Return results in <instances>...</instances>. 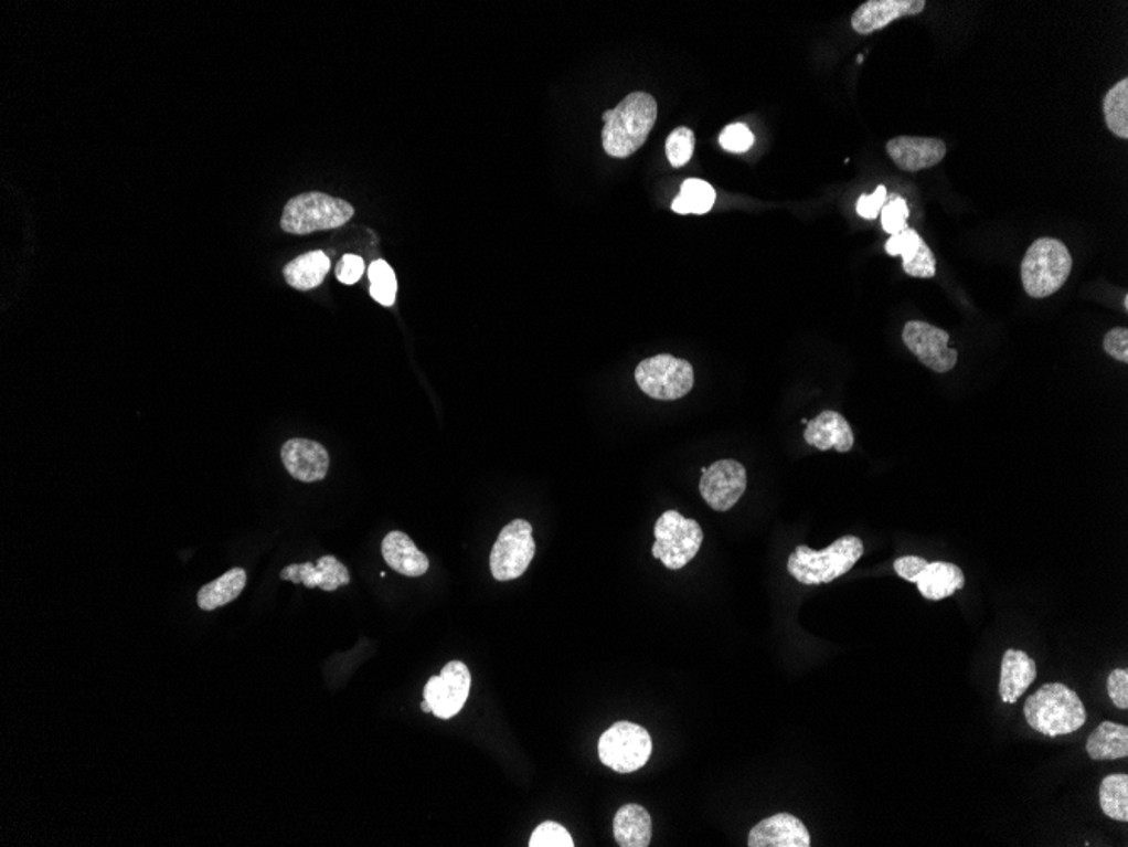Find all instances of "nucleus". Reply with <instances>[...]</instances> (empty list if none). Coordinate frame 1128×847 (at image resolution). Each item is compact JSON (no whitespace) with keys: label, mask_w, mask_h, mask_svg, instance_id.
<instances>
[{"label":"nucleus","mask_w":1128,"mask_h":847,"mask_svg":"<svg viewBox=\"0 0 1128 847\" xmlns=\"http://www.w3.org/2000/svg\"><path fill=\"white\" fill-rule=\"evenodd\" d=\"M602 142L611 158H629L642 148L658 120V102L651 94L634 92L604 114Z\"/></svg>","instance_id":"f257e3e1"},{"label":"nucleus","mask_w":1128,"mask_h":847,"mask_svg":"<svg viewBox=\"0 0 1128 847\" xmlns=\"http://www.w3.org/2000/svg\"><path fill=\"white\" fill-rule=\"evenodd\" d=\"M1028 724L1044 735H1066L1085 726L1086 709L1075 690L1064 684H1046L1024 706Z\"/></svg>","instance_id":"f03ea898"},{"label":"nucleus","mask_w":1128,"mask_h":847,"mask_svg":"<svg viewBox=\"0 0 1128 847\" xmlns=\"http://www.w3.org/2000/svg\"><path fill=\"white\" fill-rule=\"evenodd\" d=\"M862 555V540L853 534L838 538L821 552L799 544L787 560V572L805 585L830 584L834 579L849 573Z\"/></svg>","instance_id":"7ed1b4c3"},{"label":"nucleus","mask_w":1128,"mask_h":847,"mask_svg":"<svg viewBox=\"0 0 1128 847\" xmlns=\"http://www.w3.org/2000/svg\"><path fill=\"white\" fill-rule=\"evenodd\" d=\"M1073 269V257L1060 239H1037L1021 266L1022 285L1032 298H1047L1063 288Z\"/></svg>","instance_id":"20e7f679"},{"label":"nucleus","mask_w":1128,"mask_h":847,"mask_svg":"<svg viewBox=\"0 0 1128 847\" xmlns=\"http://www.w3.org/2000/svg\"><path fill=\"white\" fill-rule=\"evenodd\" d=\"M355 209L342 199L309 191L286 203L280 216V227L292 235L313 234L342 227L352 219Z\"/></svg>","instance_id":"39448f33"},{"label":"nucleus","mask_w":1128,"mask_h":847,"mask_svg":"<svg viewBox=\"0 0 1128 847\" xmlns=\"http://www.w3.org/2000/svg\"><path fill=\"white\" fill-rule=\"evenodd\" d=\"M652 555L671 570L687 567L700 552L701 543H703V530L698 521L684 518L674 509L666 511L658 519Z\"/></svg>","instance_id":"423d86ee"},{"label":"nucleus","mask_w":1128,"mask_h":847,"mask_svg":"<svg viewBox=\"0 0 1128 847\" xmlns=\"http://www.w3.org/2000/svg\"><path fill=\"white\" fill-rule=\"evenodd\" d=\"M652 754L651 734L634 722H615L600 735L598 756L602 763L617 773H634L642 769Z\"/></svg>","instance_id":"0eeeda50"},{"label":"nucleus","mask_w":1128,"mask_h":847,"mask_svg":"<svg viewBox=\"0 0 1128 847\" xmlns=\"http://www.w3.org/2000/svg\"><path fill=\"white\" fill-rule=\"evenodd\" d=\"M636 381L649 398L661 401L680 400L693 390L694 369L684 359L659 353L637 366Z\"/></svg>","instance_id":"6e6552de"},{"label":"nucleus","mask_w":1128,"mask_h":847,"mask_svg":"<svg viewBox=\"0 0 1128 847\" xmlns=\"http://www.w3.org/2000/svg\"><path fill=\"white\" fill-rule=\"evenodd\" d=\"M535 555L532 527L525 519H514L500 531L492 553L490 570L496 581L507 582L521 578Z\"/></svg>","instance_id":"1a4fd4ad"},{"label":"nucleus","mask_w":1128,"mask_h":847,"mask_svg":"<svg viewBox=\"0 0 1128 847\" xmlns=\"http://www.w3.org/2000/svg\"><path fill=\"white\" fill-rule=\"evenodd\" d=\"M471 689V675L461 661H449L439 677H432L425 687V700L438 719H451L460 714Z\"/></svg>","instance_id":"9d476101"},{"label":"nucleus","mask_w":1128,"mask_h":847,"mask_svg":"<svg viewBox=\"0 0 1128 847\" xmlns=\"http://www.w3.org/2000/svg\"><path fill=\"white\" fill-rule=\"evenodd\" d=\"M902 340L907 349L935 372H949L958 362V352L949 343V333L927 321L911 320L904 325Z\"/></svg>","instance_id":"9b49d317"},{"label":"nucleus","mask_w":1128,"mask_h":847,"mask_svg":"<svg viewBox=\"0 0 1128 847\" xmlns=\"http://www.w3.org/2000/svg\"><path fill=\"white\" fill-rule=\"evenodd\" d=\"M747 489V470L737 460H719L703 473L700 495L715 511H728Z\"/></svg>","instance_id":"f8f14e48"},{"label":"nucleus","mask_w":1128,"mask_h":847,"mask_svg":"<svg viewBox=\"0 0 1128 847\" xmlns=\"http://www.w3.org/2000/svg\"><path fill=\"white\" fill-rule=\"evenodd\" d=\"M286 470L301 483L324 479L330 469V455L323 445L308 438H291L280 448Z\"/></svg>","instance_id":"ddd939ff"},{"label":"nucleus","mask_w":1128,"mask_h":847,"mask_svg":"<svg viewBox=\"0 0 1128 847\" xmlns=\"http://www.w3.org/2000/svg\"><path fill=\"white\" fill-rule=\"evenodd\" d=\"M280 579L308 589L320 587L321 591L333 592L350 584V572L337 557L324 555L317 563H292L285 567L280 570Z\"/></svg>","instance_id":"4468645a"},{"label":"nucleus","mask_w":1128,"mask_h":847,"mask_svg":"<svg viewBox=\"0 0 1128 847\" xmlns=\"http://www.w3.org/2000/svg\"><path fill=\"white\" fill-rule=\"evenodd\" d=\"M751 847H809L811 836L805 824L791 814L764 818L748 834Z\"/></svg>","instance_id":"2eb2a0df"},{"label":"nucleus","mask_w":1128,"mask_h":847,"mask_svg":"<svg viewBox=\"0 0 1128 847\" xmlns=\"http://www.w3.org/2000/svg\"><path fill=\"white\" fill-rule=\"evenodd\" d=\"M924 8V0H869L852 15V28L855 33L866 36L884 30L885 25L897 19L921 14Z\"/></svg>","instance_id":"dca6fc26"},{"label":"nucleus","mask_w":1128,"mask_h":847,"mask_svg":"<svg viewBox=\"0 0 1128 847\" xmlns=\"http://www.w3.org/2000/svg\"><path fill=\"white\" fill-rule=\"evenodd\" d=\"M887 152L901 170L916 173L939 165L945 159L946 145L941 139L901 136L887 142Z\"/></svg>","instance_id":"f3484780"},{"label":"nucleus","mask_w":1128,"mask_h":847,"mask_svg":"<svg viewBox=\"0 0 1128 847\" xmlns=\"http://www.w3.org/2000/svg\"><path fill=\"white\" fill-rule=\"evenodd\" d=\"M888 256H902V267L913 278L929 279L936 276V257L929 245L914 229L892 235L885 244Z\"/></svg>","instance_id":"a211bd4d"},{"label":"nucleus","mask_w":1128,"mask_h":847,"mask_svg":"<svg viewBox=\"0 0 1128 847\" xmlns=\"http://www.w3.org/2000/svg\"><path fill=\"white\" fill-rule=\"evenodd\" d=\"M805 441L806 444L821 452L837 451L840 454H847L852 451L855 436H853L849 420L840 413L827 410L808 422Z\"/></svg>","instance_id":"6ab92c4d"},{"label":"nucleus","mask_w":1128,"mask_h":847,"mask_svg":"<svg viewBox=\"0 0 1128 847\" xmlns=\"http://www.w3.org/2000/svg\"><path fill=\"white\" fill-rule=\"evenodd\" d=\"M1037 677V665L1021 649H1007L1000 674V697L1005 703H1015Z\"/></svg>","instance_id":"aec40b11"},{"label":"nucleus","mask_w":1128,"mask_h":847,"mask_svg":"<svg viewBox=\"0 0 1128 847\" xmlns=\"http://www.w3.org/2000/svg\"><path fill=\"white\" fill-rule=\"evenodd\" d=\"M913 584H916L921 595L927 601H943L964 589L965 573L955 563L927 562L917 572Z\"/></svg>","instance_id":"412c9836"},{"label":"nucleus","mask_w":1128,"mask_h":847,"mask_svg":"<svg viewBox=\"0 0 1128 847\" xmlns=\"http://www.w3.org/2000/svg\"><path fill=\"white\" fill-rule=\"evenodd\" d=\"M382 557L392 570L406 578H421L429 569V559L403 531H391L382 541Z\"/></svg>","instance_id":"4be33fe9"},{"label":"nucleus","mask_w":1128,"mask_h":847,"mask_svg":"<svg viewBox=\"0 0 1128 847\" xmlns=\"http://www.w3.org/2000/svg\"><path fill=\"white\" fill-rule=\"evenodd\" d=\"M614 836L618 846L647 847L651 844L652 818L642 805L627 804L614 818Z\"/></svg>","instance_id":"5701e85b"},{"label":"nucleus","mask_w":1128,"mask_h":847,"mask_svg":"<svg viewBox=\"0 0 1128 847\" xmlns=\"http://www.w3.org/2000/svg\"><path fill=\"white\" fill-rule=\"evenodd\" d=\"M331 261L323 251L301 254V256L286 264L283 275L291 288L299 292H308L320 286L327 278Z\"/></svg>","instance_id":"b1692460"},{"label":"nucleus","mask_w":1128,"mask_h":847,"mask_svg":"<svg viewBox=\"0 0 1128 847\" xmlns=\"http://www.w3.org/2000/svg\"><path fill=\"white\" fill-rule=\"evenodd\" d=\"M1086 751L1095 761L1121 760L1128 756V728L1105 721L1089 734Z\"/></svg>","instance_id":"393cba45"},{"label":"nucleus","mask_w":1128,"mask_h":847,"mask_svg":"<svg viewBox=\"0 0 1128 847\" xmlns=\"http://www.w3.org/2000/svg\"><path fill=\"white\" fill-rule=\"evenodd\" d=\"M245 584H247V573L244 569L237 567V569L228 570L223 573L222 578L200 589V610L215 611L234 603L235 599L244 591Z\"/></svg>","instance_id":"a878e982"},{"label":"nucleus","mask_w":1128,"mask_h":847,"mask_svg":"<svg viewBox=\"0 0 1128 847\" xmlns=\"http://www.w3.org/2000/svg\"><path fill=\"white\" fill-rule=\"evenodd\" d=\"M715 202L716 191L713 190L712 184L709 181L691 178L681 184L680 195L675 197L672 202V210L681 215H687V213L701 215V213L710 212Z\"/></svg>","instance_id":"bb28decb"},{"label":"nucleus","mask_w":1128,"mask_h":847,"mask_svg":"<svg viewBox=\"0 0 1128 847\" xmlns=\"http://www.w3.org/2000/svg\"><path fill=\"white\" fill-rule=\"evenodd\" d=\"M1099 807L1107 817L1120 823L1128 820V776H1105L1099 786Z\"/></svg>","instance_id":"cd10ccee"},{"label":"nucleus","mask_w":1128,"mask_h":847,"mask_svg":"<svg viewBox=\"0 0 1128 847\" xmlns=\"http://www.w3.org/2000/svg\"><path fill=\"white\" fill-rule=\"evenodd\" d=\"M1105 123L1120 139L1128 138V80L1124 78L1108 91L1104 100Z\"/></svg>","instance_id":"c85d7f7f"},{"label":"nucleus","mask_w":1128,"mask_h":847,"mask_svg":"<svg viewBox=\"0 0 1128 847\" xmlns=\"http://www.w3.org/2000/svg\"><path fill=\"white\" fill-rule=\"evenodd\" d=\"M369 279H371V296L382 307H392L396 304L397 278L396 273L385 263L384 260L374 261L369 267Z\"/></svg>","instance_id":"c756f323"},{"label":"nucleus","mask_w":1128,"mask_h":847,"mask_svg":"<svg viewBox=\"0 0 1128 847\" xmlns=\"http://www.w3.org/2000/svg\"><path fill=\"white\" fill-rule=\"evenodd\" d=\"M694 133L690 127H678L666 141V156L672 168H683L694 152Z\"/></svg>","instance_id":"7c9ffc66"},{"label":"nucleus","mask_w":1128,"mask_h":847,"mask_svg":"<svg viewBox=\"0 0 1128 847\" xmlns=\"http://www.w3.org/2000/svg\"><path fill=\"white\" fill-rule=\"evenodd\" d=\"M529 846L531 847H573V837L570 836L568 830L564 829L561 824L553 823V820H546V823L538 826V829L532 833L531 839H529Z\"/></svg>","instance_id":"2f4dec72"},{"label":"nucleus","mask_w":1128,"mask_h":847,"mask_svg":"<svg viewBox=\"0 0 1128 847\" xmlns=\"http://www.w3.org/2000/svg\"><path fill=\"white\" fill-rule=\"evenodd\" d=\"M720 146L728 152H747L754 146V134L745 124H732L720 134Z\"/></svg>","instance_id":"473e14b6"},{"label":"nucleus","mask_w":1128,"mask_h":847,"mask_svg":"<svg viewBox=\"0 0 1128 847\" xmlns=\"http://www.w3.org/2000/svg\"><path fill=\"white\" fill-rule=\"evenodd\" d=\"M882 227L887 234L895 235L898 232L906 231L907 216H909V209H907V202L901 197H894L887 205L882 209Z\"/></svg>","instance_id":"72a5a7b5"},{"label":"nucleus","mask_w":1128,"mask_h":847,"mask_svg":"<svg viewBox=\"0 0 1128 847\" xmlns=\"http://www.w3.org/2000/svg\"><path fill=\"white\" fill-rule=\"evenodd\" d=\"M363 269H365V264H363L362 257L355 256V254H347V256L338 261L337 267H334V276L343 285H355L362 278Z\"/></svg>","instance_id":"f704fd0d"},{"label":"nucleus","mask_w":1128,"mask_h":847,"mask_svg":"<svg viewBox=\"0 0 1128 847\" xmlns=\"http://www.w3.org/2000/svg\"><path fill=\"white\" fill-rule=\"evenodd\" d=\"M1108 696L1118 709H1128V671L1117 668L1108 675Z\"/></svg>","instance_id":"c9c22d12"},{"label":"nucleus","mask_w":1128,"mask_h":847,"mask_svg":"<svg viewBox=\"0 0 1128 847\" xmlns=\"http://www.w3.org/2000/svg\"><path fill=\"white\" fill-rule=\"evenodd\" d=\"M885 200H887V188L884 184L873 191L872 195H862L856 202V212L860 216L866 219V221H875L879 213L884 209Z\"/></svg>","instance_id":"e433bc0d"},{"label":"nucleus","mask_w":1128,"mask_h":847,"mask_svg":"<svg viewBox=\"0 0 1128 847\" xmlns=\"http://www.w3.org/2000/svg\"><path fill=\"white\" fill-rule=\"evenodd\" d=\"M1105 352L1117 361L1128 362V330L1124 327L1110 330L1104 339Z\"/></svg>","instance_id":"4c0bfd02"},{"label":"nucleus","mask_w":1128,"mask_h":847,"mask_svg":"<svg viewBox=\"0 0 1128 847\" xmlns=\"http://www.w3.org/2000/svg\"><path fill=\"white\" fill-rule=\"evenodd\" d=\"M926 563L927 560L923 559V557L916 555L901 557V559L895 560L894 570L895 573H897L898 578L904 579V581L911 582V584H913L914 578H916L917 572H919V570L923 569V567L926 565Z\"/></svg>","instance_id":"58836bf2"},{"label":"nucleus","mask_w":1128,"mask_h":847,"mask_svg":"<svg viewBox=\"0 0 1128 847\" xmlns=\"http://www.w3.org/2000/svg\"><path fill=\"white\" fill-rule=\"evenodd\" d=\"M421 709H423V712H432V706L426 700H423V703H421Z\"/></svg>","instance_id":"ea45409f"}]
</instances>
